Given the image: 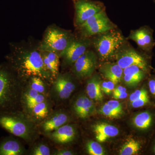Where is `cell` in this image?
I'll list each match as a JSON object with an SVG mask.
<instances>
[{"label":"cell","mask_w":155,"mask_h":155,"mask_svg":"<svg viewBox=\"0 0 155 155\" xmlns=\"http://www.w3.org/2000/svg\"><path fill=\"white\" fill-rule=\"evenodd\" d=\"M127 94L126 92L120 93L113 94V97L116 100L124 99L127 97Z\"/></svg>","instance_id":"cell-37"},{"label":"cell","mask_w":155,"mask_h":155,"mask_svg":"<svg viewBox=\"0 0 155 155\" xmlns=\"http://www.w3.org/2000/svg\"><path fill=\"white\" fill-rule=\"evenodd\" d=\"M115 28L116 25L107 16L94 22L87 28L80 31L82 36L87 38L105 33L115 29Z\"/></svg>","instance_id":"cell-14"},{"label":"cell","mask_w":155,"mask_h":155,"mask_svg":"<svg viewBox=\"0 0 155 155\" xmlns=\"http://www.w3.org/2000/svg\"><path fill=\"white\" fill-rule=\"evenodd\" d=\"M46 101L45 97L42 94L40 93L36 97L32 99L25 101L26 105L28 108L31 107L38 104V103Z\"/></svg>","instance_id":"cell-33"},{"label":"cell","mask_w":155,"mask_h":155,"mask_svg":"<svg viewBox=\"0 0 155 155\" xmlns=\"http://www.w3.org/2000/svg\"><path fill=\"white\" fill-rule=\"evenodd\" d=\"M107 104H108L111 107L114 109L116 112L119 113L120 114H122V105L116 100H111L109 101Z\"/></svg>","instance_id":"cell-34"},{"label":"cell","mask_w":155,"mask_h":155,"mask_svg":"<svg viewBox=\"0 0 155 155\" xmlns=\"http://www.w3.org/2000/svg\"><path fill=\"white\" fill-rule=\"evenodd\" d=\"M30 87L42 94L45 93L46 90L44 80L38 77H33L31 78Z\"/></svg>","instance_id":"cell-25"},{"label":"cell","mask_w":155,"mask_h":155,"mask_svg":"<svg viewBox=\"0 0 155 155\" xmlns=\"http://www.w3.org/2000/svg\"><path fill=\"white\" fill-rule=\"evenodd\" d=\"M31 153L33 155H50L51 150L46 145L39 144L33 148Z\"/></svg>","instance_id":"cell-29"},{"label":"cell","mask_w":155,"mask_h":155,"mask_svg":"<svg viewBox=\"0 0 155 155\" xmlns=\"http://www.w3.org/2000/svg\"><path fill=\"white\" fill-rule=\"evenodd\" d=\"M17 81L9 72L0 69V113L12 110L18 94Z\"/></svg>","instance_id":"cell-3"},{"label":"cell","mask_w":155,"mask_h":155,"mask_svg":"<svg viewBox=\"0 0 155 155\" xmlns=\"http://www.w3.org/2000/svg\"><path fill=\"white\" fill-rule=\"evenodd\" d=\"M149 74L138 66L131 65L123 69V78L127 86L136 87L145 80Z\"/></svg>","instance_id":"cell-13"},{"label":"cell","mask_w":155,"mask_h":155,"mask_svg":"<svg viewBox=\"0 0 155 155\" xmlns=\"http://www.w3.org/2000/svg\"><path fill=\"white\" fill-rule=\"evenodd\" d=\"M39 94V93H38V92L30 87L25 92V101H28V100L34 98L35 97L37 96Z\"/></svg>","instance_id":"cell-35"},{"label":"cell","mask_w":155,"mask_h":155,"mask_svg":"<svg viewBox=\"0 0 155 155\" xmlns=\"http://www.w3.org/2000/svg\"><path fill=\"white\" fill-rule=\"evenodd\" d=\"M100 113L106 117L110 118H118L121 114L111 107L107 103L104 105L100 110Z\"/></svg>","instance_id":"cell-28"},{"label":"cell","mask_w":155,"mask_h":155,"mask_svg":"<svg viewBox=\"0 0 155 155\" xmlns=\"http://www.w3.org/2000/svg\"><path fill=\"white\" fill-rule=\"evenodd\" d=\"M94 131L97 141L104 142L108 139L115 137L119 133V129L114 125L106 123H99L94 126Z\"/></svg>","instance_id":"cell-17"},{"label":"cell","mask_w":155,"mask_h":155,"mask_svg":"<svg viewBox=\"0 0 155 155\" xmlns=\"http://www.w3.org/2000/svg\"></svg>","instance_id":"cell-41"},{"label":"cell","mask_w":155,"mask_h":155,"mask_svg":"<svg viewBox=\"0 0 155 155\" xmlns=\"http://www.w3.org/2000/svg\"><path fill=\"white\" fill-rule=\"evenodd\" d=\"M75 88V84L69 75L59 74L53 84L52 91L57 100H65L70 96Z\"/></svg>","instance_id":"cell-11"},{"label":"cell","mask_w":155,"mask_h":155,"mask_svg":"<svg viewBox=\"0 0 155 155\" xmlns=\"http://www.w3.org/2000/svg\"><path fill=\"white\" fill-rule=\"evenodd\" d=\"M149 95H150L149 94L147 88V84H146L141 87V88L136 90L130 94L129 96V100L131 103L135 100Z\"/></svg>","instance_id":"cell-27"},{"label":"cell","mask_w":155,"mask_h":155,"mask_svg":"<svg viewBox=\"0 0 155 155\" xmlns=\"http://www.w3.org/2000/svg\"><path fill=\"white\" fill-rule=\"evenodd\" d=\"M24 153L22 144L15 139L8 137L0 141V155H21Z\"/></svg>","instance_id":"cell-18"},{"label":"cell","mask_w":155,"mask_h":155,"mask_svg":"<svg viewBox=\"0 0 155 155\" xmlns=\"http://www.w3.org/2000/svg\"><path fill=\"white\" fill-rule=\"evenodd\" d=\"M100 71L104 78L115 84L120 82L123 76V69L117 63H106L101 67Z\"/></svg>","instance_id":"cell-19"},{"label":"cell","mask_w":155,"mask_h":155,"mask_svg":"<svg viewBox=\"0 0 155 155\" xmlns=\"http://www.w3.org/2000/svg\"><path fill=\"white\" fill-rule=\"evenodd\" d=\"M91 42L87 38L72 40L68 46L61 54L65 63L72 64L82 55L90 46Z\"/></svg>","instance_id":"cell-9"},{"label":"cell","mask_w":155,"mask_h":155,"mask_svg":"<svg viewBox=\"0 0 155 155\" xmlns=\"http://www.w3.org/2000/svg\"><path fill=\"white\" fill-rule=\"evenodd\" d=\"M10 112L0 113V125L13 135L28 139L32 131L30 125L20 117Z\"/></svg>","instance_id":"cell-6"},{"label":"cell","mask_w":155,"mask_h":155,"mask_svg":"<svg viewBox=\"0 0 155 155\" xmlns=\"http://www.w3.org/2000/svg\"><path fill=\"white\" fill-rule=\"evenodd\" d=\"M126 92V89L124 87L122 86H117L114 89L113 91V94L120 93Z\"/></svg>","instance_id":"cell-38"},{"label":"cell","mask_w":155,"mask_h":155,"mask_svg":"<svg viewBox=\"0 0 155 155\" xmlns=\"http://www.w3.org/2000/svg\"><path fill=\"white\" fill-rule=\"evenodd\" d=\"M151 152L152 153H153L155 155V140L153 142L152 146L151 147Z\"/></svg>","instance_id":"cell-39"},{"label":"cell","mask_w":155,"mask_h":155,"mask_svg":"<svg viewBox=\"0 0 155 155\" xmlns=\"http://www.w3.org/2000/svg\"><path fill=\"white\" fill-rule=\"evenodd\" d=\"M115 84L114 82L109 81H104L101 84V88L103 92L107 94H110L115 88Z\"/></svg>","instance_id":"cell-32"},{"label":"cell","mask_w":155,"mask_h":155,"mask_svg":"<svg viewBox=\"0 0 155 155\" xmlns=\"http://www.w3.org/2000/svg\"><path fill=\"white\" fill-rule=\"evenodd\" d=\"M153 29L147 26L131 31L128 38L135 41L139 47L145 53L151 51L155 45Z\"/></svg>","instance_id":"cell-10"},{"label":"cell","mask_w":155,"mask_h":155,"mask_svg":"<svg viewBox=\"0 0 155 155\" xmlns=\"http://www.w3.org/2000/svg\"><path fill=\"white\" fill-rule=\"evenodd\" d=\"M146 84L151 99L155 103V75L148 76Z\"/></svg>","instance_id":"cell-31"},{"label":"cell","mask_w":155,"mask_h":155,"mask_svg":"<svg viewBox=\"0 0 155 155\" xmlns=\"http://www.w3.org/2000/svg\"><path fill=\"white\" fill-rule=\"evenodd\" d=\"M143 148V144L139 140L131 139L125 142L119 151L121 155L138 154Z\"/></svg>","instance_id":"cell-21"},{"label":"cell","mask_w":155,"mask_h":155,"mask_svg":"<svg viewBox=\"0 0 155 155\" xmlns=\"http://www.w3.org/2000/svg\"><path fill=\"white\" fill-rule=\"evenodd\" d=\"M72 39L70 34L66 31L51 27L46 31L40 50L53 52L61 56Z\"/></svg>","instance_id":"cell-5"},{"label":"cell","mask_w":155,"mask_h":155,"mask_svg":"<svg viewBox=\"0 0 155 155\" xmlns=\"http://www.w3.org/2000/svg\"><path fill=\"white\" fill-rule=\"evenodd\" d=\"M29 109L37 119H45L47 117L48 114V107L46 101L34 105Z\"/></svg>","instance_id":"cell-22"},{"label":"cell","mask_w":155,"mask_h":155,"mask_svg":"<svg viewBox=\"0 0 155 155\" xmlns=\"http://www.w3.org/2000/svg\"><path fill=\"white\" fill-rule=\"evenodd\" d=\"M107 16L106 14L105 9H104L101 11H100L99 13L93 15L91 17L88 18L86 21L83 22L79 26L80 30L84 29L90 26L92 24H93L94 22H96L98 20H100L102 18L106 17Z\"/></svg>","instance_id":"cell-26"},{"label":"cell","mask_w":155,"mask_h":155,"mask_svg":"<svg viewBox=\"0 0 155 155\" xmlns=\"http://www.w3.org/2000/svg\"><path fill=\"white\" fill-rule=\"evenodd\" d=\"M41 51L45 53L50 63L52 64L57 70H59V65H60V60H59L60 56L58 54L53 52L45 51Z\"/></svg>","instance_id":"cell-30"},{"label":"cell","mask_w":155,"mask_h":155,"mask_svg":"<svg viewBox=\"0 0 155 155\" xmlns=\"http://www.w3.org/2000/svg\"><path fill=\"white\" fill-rule=\"evenodd\" d=\"M115 58L116 63L122 69L131 65H135L149 73L151 68L149 56L137 51L126 43L119 49Z\"/></svg>","instance_id":"cell-4"},{"label":"cell","mask_w":155,"mask_h":155,"mask_svg":"<svg viewBox=\"0 0 155 155\" xmlns=\"http://www.w3.org/2000/svg\"><path fill=\"white\" fill-rule=\"evenodd\" d=\"M126 43L122 32L114 29L98 35L93 41L99 57L103 61L115 58L119 49Z\"/></svg>","instance_id":"cell-2"},{"label":"cell","mask_w":155,"mask_h":155,"mask_svg":"<svg viewBox=\"0 0 155 155\" xmlns=\"http://www.w3.org/2000/svg\"><path fill=\"white\" fill-rule=\"evenodd\" d=\"M75 11V23L80 26L90 17L105 8L104 4L92 0H72Z\"/></svg>","instance_id":"cell-7"},{"label":"cell","mask_w":155,"mask_h":155,"mask_svg":"<svg viewBox=\"0 0 155 155\" xmlns=\"http://www.w3.org/2000/svg\"><path fill=\"white\" fill-rule=\"evenodd\" d=\"M101 81L99 77L94 75L87 81L86 92L90 98L95 101H101L104 98L101 88Z\"/></svg>","instance_id":"cell-20"},{"label":"cell","mask_w":155,"mask_h":155,"mask_svg":"<svg viewBox=\"0 0 155 155\" xmlns=\"http://www.w3.org/2000/svg\"><path fill=\"white\" fill-rule=\"evenodd\" d=\"M75 130L72 125H65L51 132L50 138L55 142L65 144L72 141L75 138Z\"/></svg>","instance_id":"cell-15"},{"label":"cell","mask_w":155,"mask_h":155,"mask_svg":"<svg viewBox=\"0 0 155 155\" xmlns=\"http://www.w3.org/2000/svg\"><path fill=\"white\" fill-rule=\"evenodd\" d=\"M154 72H155V69H154Z\"/></svg>","instance_id":"cell-40"},{"label":"cell","mask_w":155,"mask_h":155,"mask_svg":"<svg viewBox=\"0 0 155 155\" xmlns=\"http://www.w3.org/2000/svg\"><path fill=\"white\" fill-rule=\"evenodd\" d=\"M97 56L93 51L87 50L74 63L72 71L80 78L90 77L97 65Z\"/></svg>","instance_id":"cell-8"},{"label":"cell","mask_w":155,"mask_h":155,"mask_svg":"<svg viewBox=\"0 0 155 155\" xmlns=\"http://www.w3.org/2000/svg\"><path fill=\"white\" fill-rule=\"evenodd\" d=\"M54 155H72L73 153L71 151L67 149L58 150L54 153Z\"/></svg>","instance_id":"cell-36"},{"label":"cell","mask_w":155,"mask_h":155,"mask_svg":"<svg viewBox=\"0 0 155 155\" xmlns=\"http://www.w3.org/2000/svg\"><path fill=\"white\" fill-rule=\"evenodd\" d=\"M11 63L22 77H38L44 81L52 80V76L45 66L41 53L38 51H20L12 58Z\"/></svg>","instance_id":"cell-1"},{"label":"cell","mask_w":155,"mask_h":155,"mask_svg":"<svg viewBox=\"0 0 155 155\" xmlns=\"http://www.w3.org/2000/svg\"><path fill=\"white\" fill-rule=\"evenodd\" d=\"M95 105L92 100L84 95L83 105L81 112L78 117L81 119H85L91 115L94 112Z\"/></svg>","instance_id":"cell-23"},{"label":"cell","mask_w":155,"mask_h":155,"mask_svg":"<svg viewBox=\"0 0 155 155\" xmlns=\"http://www.w3.org/2000/svg\"><path fill=\"white\" fill-rule=\"evenodd\" d=\"M87 151L91 155H104L105 152L101 145L97 142L89 141L86 145Z\"/></svg>","instance_id":"cell-24"},{"label":"cell","mask_w":155,"mask_h":155,"mask_svg":"<svg viewBox=\"0 0 155 155\" xmlns=\"http://www.w3.org/2000/svg\"><path fill=\"white\" fill-rule=\"evenodd\" d=\"M132 122L137 130L149 132L155 126V111L149 109L142 111L134 117Z\"/></svg>","instance_id":"cell-12"},{"label":"cell","mask_w":155,"mask_h":155,"mask_svg":"<svg viewBox=\"0 0 155 155\" xmlns=\"http://www.w3.org/2000/svg\"><path fill=\"white\" fill-rule=\"evenodd\" d=\"M69 119L68 115L65 113L57 112L45 120L42 124V128L45 132L51 133L66 125Z\"/></svg>","instance_id":"cell-16"}]
</instances>
